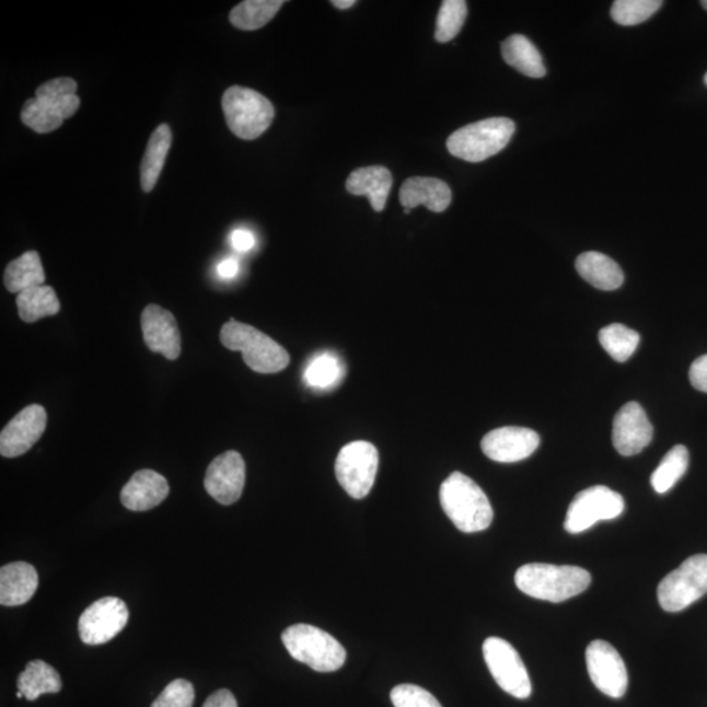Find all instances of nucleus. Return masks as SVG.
Returning a JSON list of instances; mask_svg holds the SVG:
<instances>
[{
	"label": "nucleus",
	"instance_id": "f257e3e1",
	"mask_svg": "<svg viewBox=\"0 0 707 707\" xmlns=\"http://www.w3.org/2000/svg\"><path fill=\"white\" fill-rule=\"evenodd\" d=\"M440 505L459 531L476 533L488 530L495 512L488 496L468 476L453 472L440 486Z\"/></svg>",
	"mask_w": 707,
	"mask_h": 707
},
{
	"label": "nucleus",
	"instance_id": "f03ea898",
	"mask_svg": "<svg viewBox=\"0 0 707 707\" xmlns=\"http://www.w3.org/2000/svg\"><path fill=\"white\" fill-rule=\"evenodd\" d=\"M515 583L525 595L563 603L589 589L591 573L578 566L526 564L517 571Z\"/></svg>",
	"mask_w": 707,
	"mask_h": 707
},
{
	"label": "nucleus",
	"instance_id": "7ed1b4c3",
	"mask_svg": "<svg viewBox=\"0 0 707 707\" xmlns=\"http://www.w3.org/2000/svg\"><path fill=\"white\" fill-rule=\"evenodd\" d=\"M78 84L71 78L51 79L38 86L36 96L26 100L22 109V123L26 128L48 135L55 131L79 111Z\"/></svg>",
	"mask_w": 707,
	"mask_h": 707
},
{
	"label": "nucleus",
	"instance_id": "20e7f679",
	"mask_svg": "<svg viewBox=\"0 0 707 707\" xmlns=\"http://www.w3.org/2000/svg\"><path fill=\"white\" fill-rule=\"evenodd\" d=\"M220 343L232 351H242L244 362L258 373H276L290 363L289 352L265 333L231 318L220 331Z\"/></svg>",
	"mask_w": 707,
	"mask_h": 707
},
{
	"label": "nucleus",
	"instance_id": "39448f33",
	"mask_svg": "<svg viewBox=\"0 0 707 707\" xmlns=\"http://www.w3.org/2000/svg\"><path fill=\"white\" fill-rule=\"evenodd\" d=\"M515 132V124L510 118H488L452 132L447 139L451 155L470 163H479L497 155Z\"/></svg>",
	"mask_w": 707,
	"mask_h": 707
},
{
	"label": "nucleus",
	"instance_id": "423d86ee",
	"mask_svg": "<svg viewBox=\"0 0 707 707\" xmlns=\"http://www.w3.org/2000/svg\"><path fill=\"white\" fill-rule=\"evenodd\" d=\"M282 642L293 659L313 671L335 672L346 662L344 646L316 626L292 625L282 633Z\"/></svg>",
	"mask_w": 707,
	"mask_h": 707
},
{
	"label": "nucleus",
	"instance_id": "0eeeda50",
	"mask_svg": "<svg viewBox=\"0 0 707 707\" xmlns=\"http://www.w3.org/2000/svg\"><path fill=\"white\" fill-rule=\"evenodd\" d=\"M223 113L230 130L244 141L262 137L275 119V106L255 90L233 85L222 97Z\"/></svg>",
	"mask_w": 707,
	"mask_h": 707
},
{
	"label": "nucleus",
	"instance_id": "6e6552de",
	"mask_svg": "<svg viewBox=\"0 0 707 707\" xmlns=\"http://www.w3.org/2000/svg\"><path fill=\"white\" fill-rule=\"evenodd\" d=\"M707 593V555L684 561L658 586V600L665 612L688 609Z\"/></svg>",
	"mask_w": 707,
	"mask_h": 707
},
{
	"label": "nucleus",
	"instance_id": "1a4fd4ad",
	"mask_svg": "<svg viewBox=\"0 0 707 707\" xmlns=\"http://www.w3.org/2000/svg\"><path fill=\"white\" fill-rule=\"evenodd\" d=\"M379 468L376 447L357 440L343 447L336 460V476L339 485L354 499L370 495Z\"/></svg>",
	"mask_w": 707,
	"mask_h": 707
},
{
	"label": "nucleus",
	"instance_id": "9d476101",
	"mask_svg": "<svg viewBox=\"0 0 707 707\" xmlns=\"http://www.w3.org/2000/svg\"><path fill=\"white\" fill-rule=\"evenodd\" d=\"M625 510V500L606 486H592L572 499L565 519V530L572 535L590 530L602 520L616 519Z\"/></svg>",
	"mask_w": 707,
	"mask_h": 707
},
{
	"label": "nucleus",
	"instance_id": "9b49d317",
	"mask_svg": "<svg viewBox=\"0 0 707 707\" xmlns=\"http://www.w3.org/2000/svg\"><path fill=\"white\" fill-rule=\"evenodd\" d=\"M483 652L486 665L500 688L519 699L531 696L532 684L529 672L512 645L502 638L490 637L485 640Z\"/></svg>",
	"mask_w": 707,
	"mask_h": 707
},
{
	"label": "nucleus",
	"instance_id": "f8f14e48",
	"mask_svg": "<svg viewBox=\"0 0 707 707\" xmlns=\"http://www.w3.org/2000/svg\"><path fill=\"white\" fill-rule=\"evenodd\" d=\"M128 622L129 610L124 600L106 596L82 613L78 624L79 636L85 645H104L118 636Z\"/></svg>",
	"mask_w": 707,
	"mask_h": 707
},
{
	"label": "nucleus",
	"instance_id": "ddd939ff",
	"mask_svg": "<svg viewBox=\"0 0 707 707\" xmlns=\"http://www.w3.org/2000/svg\"><path fill=\"white\" fill-rule=\"evenodd\" d=\"M586 663L593 685L611 698H622L629 686L622 656L605 640H593L586 650Z\"/></svg>",
	"mask_w": 707,
	"mask_h": 707
},
{
	"label": "nucleus",
	"instance_id": "4468645a",
	"mask_svg": "<svg viewBox=\"0 0 707 707\" xmlns=\"http://www.w3.org/2000/svg\"><path fill=\"white\" fill-rule=\"evenodd\" d=\"M48 413L44 406L33 404L5 425L0 433V453L3 457H19L28 452L44 436Z\"/></svg>",
	"mask_w": 707,
	"mask_h": 707
},
{
	"label": "nucleus",
	"instance_id": "2eb2a0df",
	"mask_svg": "<svg viewBox=\"0 0 707 707\" xmlns=\"http://www.w3.org/2000/svg\"><path fill=\"white\" fill-rule=\"evenodd\" d=\"M205 489L220 505L230 506L243 495L245 462L236 451H227L213 459L205 476Z\"/></svg>",
	"mask_w": 707,
	"mask_h": 707
},
{
	"label": "nucleus",
	"instance_id": "dca6fc26",
	"mask_svg": "<svg viewBox=\"0 0 707 707\" xmlns=\"http://www.w3.org/2000/svg\"><path fill=\"white\" fill-rule=\"evenodd\" d=\"M540 437L526 427L507 426L486 433L482 449L497 463H518L537 450Z\"/></svg>",
	"mask_w": 707,
	"mask_h": 707
},
{
	"label": "nucleus",
	"instance_id": "f3484780",
	"mask_svg": "<svg viewBox=\"0 0 707 707\" xmlns=\"http://www.w3.org/2000/svg\"><path fill=\"white\" fill-rule=\"evenodd\" d=\"M653 429L646 412L638 403H628L618 410L613 421L612 440L623 456H635L651 443Z\"/></svg>",
	"mask_w": 707,
	"mask_h": 707
},
{
	"label": "nucleus",
	"instance_id": "a211bd4d",
	"mask_svg": "<svg viewBox=\"0 0 707 707\" xmlns=\"http://www.w3.org/2000/svg\"><path fill=\"white\" fill-rule=\"evenodd\" d=\"M141 326L147 348L176 360L182 354V335L175 316L157 304L147 305L142 312Z\"/></svg>",
	"mask_w": 707,
	"mask_h": 707
},
{
	"label": "nucleus",
	"instance_id": "6ab92c4d",
	"mask_svg": "<svg viewBox=\"0 0 707 707\" xmlns=\"http://www.w3.org/2000/svg\"><path fill=\"white\" fill-rule=\"evenodd\" d=\"M170 495L165 477L151 470L138 471L124 486L121 502L131 511H147L164 502Z\"/></svg>",
	"mask_w": 707,
	"mask_h": 707
},
{
	"label": "nucleus",
	"instance_id": "aec40b11",
	"mask_svg": "<svg viewBox=\"0 0 707 707\" xmlns=\"http://www.w3.org/2000/svg\"><path fill=\"white\" fill-rule=\"evenodd\" d=\"M399 201L404 210L425 206L433 212H443L452 201L450 186L436 177L416 176L406 179L399 189Z\"/></svg>",
	"mask_w": 707,
	"mask_h": 707
},
{
	"label": "nucleus",
	"instance_id": "412c9836",
	"mask_svg": "<svg viewBox=\"0 0 707 707\" xmlns=\"http://www.w3.org/2000/svg\"><path fill=\"white\" fill-rule=\"evenodd\" d=\"M38 589V573L31 564L12 563L0 569V604L19 606L28 603Z\"/></svg>",
	"mask_w": 707,
	"mask_h": 707
},
{
	"label": "nucleus",
	"instance_id": "4be33fe9",
	"mask_svg": "<svg viewBox=\"0 0 707 707\" xmlns=\"http://www.w3.org/2000/svg\"><path fill=\"white\" fill-rule=\"evenodd\" d=\"M393 185L392 173L383 165L362 166L350 173L346 189L352 196H366L378 212L385 209Z\"/></svg>",
	"mask_w": 707,
	"mask_h": 707
},
{
	"label": "nucleus",
	"instance_id": "5701e85b",
	"mask_svg": "<svg viewBox=\"0 0 707 707\" xmlns=\"http://www.w3.org/2000/svg\"><path fill=\"white\" fill-rule=\"evenodd\" d=\"M579 276L593 287L603 291L619 289L624 283V273L617 263L599 252H586L577 258Z\"/></svg>",
	"mask_w": 707,
	"mask_h": 707
},
{
	"label": "nucleus",
	"instance_id": "b1692460",
	"mask_svg": "<svg viewBox=\"0 0 707 707\" xmlns=\"http://www.w3.org/2000/svg\"><path fill=\"white\" fill-rule=\"evenodd\" d=\"M172 144V130L170 125H159L153 130L149 143H147L144 157L141 164V186L144 193L155 188L160 173L164 169L166 155Z\"/></svg>",
	"mask_w": 707,
	"mask_h": 707
},
{
	"label": "nucleus",
	"instance_id": "393cba45",
	"mask_svg": "<svg viewBox=\"0 0 707 707\" xmlns=\"http://www.w3.org/2000/svg\"><path fill=\"white\" fill-rule=\"evenodd\" d=\"M502 56L507 65L525 77L538 79L546 76L542 55L523 35L506 38L502 44Z\"/></svg>",
	"mask_w": 707,
	"mask_h": 707
},
{
	"label": "nucleus",
	"instance_id": "a878e982",
	"mask_svg": "<svg viewBox=\"0 0 707 707\" xmlns=\"http://www.w3.org/2000/svg\"><path fill=\"white\" fill-rule=\"evenodd\" d=\"M18 689L28 702H35L39 696L61 691V676L50 664L43 660H33L20 673Z\"/></svg>",
	"mask_w": 707,
	"mask_h": 707
},
{
	"label": "nucleus",
	"instance_id": "bb28decb",
	"mask_svg": "<svg viewBox=\"0 0 707 707\" xmlns=\"http://www.w3.org/2000/svg\"><path fill=\"white\" fill-rule=\"evenodd\" d=\"M44 266L36 251L25 252L23 256L7 265L4 286L12 293L19 295L20 292L33 289V287L44 286Z\"/></svg>",
	"mask_w": 707,
	"mask_h": 707
},
{
	"label": "nucleus",
	"instance_id": "cd10ccee",
	"mask_svg": "<svg viewBox=\"0 0 707 707\" xmlns=\"http://www.w3.org/2000/svg\"><path fill=\"white\" fill-rule=\"evenodd\" d=\"M19 316L25 323H36L39 318L55 316L61 311L55 289L50 286H38L20 292L16 297Z\"/></svg>",
	"mask_w": 707,
	"mask_h": 707
},
{
	"label": "nucleus",
	"instance_id": "c85d7f7f",
	"mask_svg": "<svg viewBox=\"0 0 707 707\" xmlns=\"http://www.w3.org/2000/svg\"><path fill=\"white\" fill-rule=\"evenodd\" d=\"M283 4V0H245L231 11L230 22L237 30L257 31L268 24Z\"/></svg>",
	"mask_w": 707,
	"mask_h": 707
},
{
	"label": "nucleus",
	"instance_id": "c756f323",
	"mask_svg": "<svg viewBox=\"0 0 707 707\" xmlns=\"http://www.w3.org/2000/svg\"><path fill=\"white\" fill-rule=\"evenodd\" d=\"M689 466V452L685 445H675L663 457L656 472L651 476L653 490L659 495L670 491L673 486L685 475Z\"/></svg>",
	"mask_w": 707,
	"mask_h": 707
},
{
	"label": "nucleus",
	"instance_id": "7c9ffc66",
	"mask_svg": "<svg viewBox=\"0 0 707 707\" xmlns=\"http://www.w3.org/2000/svg\"><path fill=\"white\" fill-rule=\"evenodd\" d=\"M344 364L336 354L323 352L313 358L304 372L306 385L316 390H329L341 382Z\"/></svg>",
	"mask_w": 707,
	"mask_h": 707
},
{
	"label": "nucleus",
	"instance_id": "2f4dec72",
	"mask_svg": "<svg viewBox=\"0 0 707 707\" xmlns=\"http://www.w3.org/2000/svg\"><path fill=\"white\" fill-rule=\"evenodd\" d=\"M599 341L613 359L623 363L637 350L639 335L628 326L612 324L600 331Z\"/></svg>",
	"mask_w": 707,
	"mask_h": 707
},
{
	"label": "nucleus",
	"instance_id": "473e14b6",
	"mask_svg": "<svg viewBox=\"0 0 707 707\" xmlns=\"http://www.w3.org/2000/svg\"><path fill=\"white\" fill-rule=\"evenodd\" d=\"M468 15V4L464 0H444L437 19L436 39L438 43H450L455 38Z\"/></svg>",
	"mask_w": 707,
	"mask_h": 707
},
{
	"label": "nucleus",
	"instance_id": "72a5a7b5",
	"mask_svg": "<svg viewBox=\"0 0 707 707\" xmlns=\"http://www.w3.org/2000/svg\"><path fill=\"white\" fill-rule=\"evenodd\" d=\"M662 5L660 0H617L612 5L611 15L617 24L633 26L645 23Z\"/></svg>",
	"mask_w": 707,
	"mask_h": 707
},
{
	"label": "nucleus",
	"instance_id": "f704fd0d",
	"mask_svg": "<svg viewBox=\"0 0 707 707\" xmlns=\"http://www.w3.org/2000/svg\"><path fill=\"white\" fill-rule=\"evenodd\" d=\"M195 698V686L188 680L177 679L165 686L151 707H193Z\"/></svg>",
	"mask_w": 707,
	"mask_h": 707
},
{
	"label": "nucleus",
	"instance_id": "c9c22d12",
	"mask_svg": "<svg viewBox=\"0 0 707 707\" xmlns=\"http://www.w3.org/2000/svg\"><path fill=\"white\" fill-rule=\"evenodd\" d=\"M391 699L395 707H442L430 692L413 684L397 685L391 692Z\"/></svg>",
	"mask_w": 707,
	"mask_h": 707
},
{
	"label": "nucleus",
	"instance_id": "e433bc0d",
	"mask_svg": "<svg viewBox=\"0 0 707 707\" xmlns=\"http://www.w3.org/2000/svg\"><path fill=\"white\" fill-rule=\"evenodd\" d=\"M689 380L696 390L707 393V354L692 363Z\"/></svg>",
	"mask_w": 707,
	"mask_h": 707
},
{
	"label": "nucleus",
	"instance_id": "4c0bfd02",
	"mask_svg": "<svg viewBox=\"0 0 707 707\" xmlns=\"http://www.w3.org/2000/svg\"><path fill=\"white\" fill-rule=\"evenodd\" d=\"M231 244L237 252H250L256 245V239L250 230L237 229L232 232Z\"/></svg>",
	"mask_w": 707,
	"mask_h": 707
},
{
	"label": "nucleus",
	"instance_id": "58836bf2",
	"mask_svg": "<svg viewBox=\"0 0 707 707\" xmlns=\"http://www.w3.org/2000/svg\"><path fill=\"white\" fill-rule=\"evenodd\" d=\"M202 707H237V702L230 691L220 689L212 693Z\"/></svg>",
	"mask_w": 707,
	"mask_h": 707
},
{
	"label": "nucleus",
	"instance_id": "ea45409f",
	"mask_svg": "<svg viewBox=\"0 0 707 707\" xmlns=\"http://www.w3.org/2000/svg\"><path fill=\"white\" fill-rule=\"evenodd\" d=\"M218 276L223 279H232L239 275V263L235 258H225L217 266Z\"/></svg>",
	"mask_w": 707,
	"mask_h": 707
},
{
	"label": "nucleus",
	"instance_id": "a19ab883",
	"mask_svg": "<svg viewBox=\"0 0 707 707\" xmlns=\"http://www.w3.org/2000/svg\"><path fill=\"white\" fill-rule=\"evenodd\" d=\"M356 0H333L332 4L338 10H349L352 5H356Z\"/></svg>",
	"mask_w": 707,
	"mask_h": 707
},
{
	"label": "nucleus",
	"instance_id": "79ce46f5",
	"mask_svg": "<svg viewBox=\"0 0 707 707\" xmlns=\"http://www.w3.org/2000/svg\"><path fill=\"white\" fill-rule=\"evenodd\" d=\"M23 697H24L23 693H22V692H18V698H23Z\"/></svg>",
	"mask_w": 707,
	"mask_h": 707
},
{
	"label": "nucleus",
	"instance_id": "37998d69",
	"mask_svg": "<svg viewBox=\"0 0 707 707\" xmlns=\"http://www.w3.org/2000/svg\"><path fill=\"white\" fill-rule=\"evenodd\" d=\"M702 4L704 5V9L707 10V0H704V2H702Z\"/></svg>",
	"mask_w": 707,
	"mask_h": 707
},
{
	"label": "nucleus",
	"instance_id": "c03bdc74",
	"mask_svg": "<svg viewBox=\"0 0 707 707\" xmlns=\"http://www.w3.org/2000/svg\"><path fill=\"white\" fill-rule=\"evenodd\" d=\"M705 84L707 85V72H706V76H705Z\"/></svg>",
	"mask_w": 707,
	"mask_h": 707
}]
</instances>
